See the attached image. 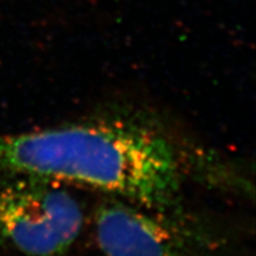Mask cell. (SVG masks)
<instances>
[{
  "label": "cell",
  "mask_w": 256,
  "mask_h": 256,
  "mask_svg": "<svg viewBox=\"0 0 256 256\" xmlns=\"http://www.w3.org/2000/svg\"><path fill=\"white\" fill-rule=\"evenodd\" d=\"M190 152L152 118L124 112L0 134V168L162 210L185 206Z\"/></svg>",
  "instance_id": "6da1fadb"
},
{
  "label": "cell",
  "mask_w": 256,
  "mask_h": 256,
  "mask_svg": "<svg viewBox=\"0 0 256 256\" xmlns=\"http://www.w3.org/2000/svg\"><path fill=\"white\" fill-rule=\"evenodd\" d=\"M98 256H230L229 238L186 208L162 210L104 196L92 217Z\"/></svg>",
  "instance_id": "7a4b0ae2"
},
{
  "label": "cell",
  "mask_w": 256,
  "mask_h": 256,
  "mask_svg": "<svg viewBox=\"0 0 256 256\" xmlns=\"http://www.w3.org/2000/svg\"><path fill=\"white\" fill-rule=\"evenodd\" d=\"M69 185L0 168V246L24 256H66L87 226Z\"/></svg>",
  "instance_id": "3957f363"
}]
</instances>
